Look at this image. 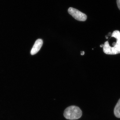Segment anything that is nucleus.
<instances>
[{"label": "nucleus", "mask_w": 120, "mask_h": 120, "mask_svg": "<svg viewBox=\"0 0 120 120\" xmlns=\"http://www.w3.org/2000/svg\"><path fill=\"white\" fill-rule=\"evenodd\" d=\"M116 2L117 7L120 10V0H116Z\"/></svg>", "instance_id": "423d86ee"}, {"label": "nucleus", "mask_w": 120, "mask_h": 120, "mask_svg": "<svg viewBox=\"0 0 120 120\" xmlns=\"http://www.w3.org/2000/svg\"><path fill=\"white\" fill-rule=\"evenodd\" d=\"M114 114L116 117L120 118V99L114 108Z\"/></svg>", "instance_id": "39448f33"}, {"label": "nucleus", "mask_w": 120, "mask_h": 120, "mask_svg": "<svg viewBox=\"0 0 120 120\" xmlns=\"http://www.w3.org/2000/svg\"><path fill=\"white\" fill-rule=\"evenodd\" d=\"M68 12L75 19L78 21H85L86 20L87 16L86 14L82 13L76 9L72 8H69L68 9Z\"/></svg>", "instance_id": "7ed1b4c3"}, {"label": "nucleus", "mask_w": 120, "mask_h": 120, "mask_svg": "<svg viewBox=\"0 0 120 120\" xmlns=\"http://www.w3.org/2000/svg\"><path fill=\"white\" fill-rule=\"evenodd\" d=\"M64 115L68 120H77L82 116V112L79 107L75 106H71L65 109Z\"/></svg>", "instance_id": "f03ea898"}, {"label": "nucleus", "mask_w": 120, "mask_h": 120, "mask_svg": "<svg viewBox=\"0 0 120 120\" xmlns=\"http://www.w3.org/2000/svg\"><path fill=\"white\" fill-rule=\"evenodd\" d=\"M43 42L42 39H40L36 41L30 53L31 55H34L39 52L42 46Z\"/></svg>", "instance_id": "20e7f679"}, {"label": "nucleus", "mask_w": 120, "mask_h": 120, "mask_svg": "<svg viewBox=\"0 0 120 120\" xmlns=\"http://www.w3.org/2000/svg\"><path fill=\"white\" fill-rule=\"evenodd\" d=\"M84 52H81V55H82V56H83V55H84Z\"/></svg>", "instance_id": "0eeeda50"}, {"label": "nucleus", "mask_w": 120, "mask_h": 120, "mask_svg": "<svg viewBox=\"0 0 120 120\" xmlns=\"http://www.w3.org/2000/svg\"><path fill=\"white\" fill-rule=\"evenodd\" d=\"M103 52L107 55H114L120 53V32L114 31L109 41L103 45Z\"/></svg>", "instance_id": "f257e3e1"}]
</instances>
